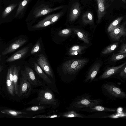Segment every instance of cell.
<instances>
[{"mask_svg":"<svg viewBox=\"0 0 126 126\" xmlns=\"http://www.w3.org/2000/svg\"><path fill=\"white\" fill-rule=\"evenodd\" d=\"M91 96L86 93L77 96L70 104L69 110L78 112L84 108L92 107L103 103V101L101 99H92Z\"/></svg>","mask_w":126,"mask_h":126,"instance_id":"cell-1","label":"cell"},{"mask_svg":"<svg viewBox=\"0 0 126 126\" xmlns=\"http://www.w3.org/2000/svg\"><path fill=\"white\" fill-rule=\"evenodd\" d=\"M102 93L110 99H123L126 98L125 92L115 82H106L101 85Z\"/></svg>","mask_w":126,"mask_h":126,"instance_id":"cell-2","label":"cell"},{"mask_svg":"<svg viewBox=\"0 0 126 126\" xmlns=\"http://www.w3.org/2000/svg\"><path fill=\"white\" fill-rule=\"evenodd\" d=\"M88 62V60L85 59L67 61L63 63L62 69L65 74L74 75L79 71Z\"/></svg>","mask_w":126,"mask_h":126,"instance_id":"cell-3","label":"cell"},{"mask_svg":"<svg viewBox=\"0 0 126 126\" xmlns=\"http://www.w3.org/2000/svg\"><path fill=\"white\" fill-rule=\"evenodd\" d=\"M39 104L56 105L57 100L53 93L48 89L39 91L37 98Z\"/></svg>","mask_w":126,"mask_h":126,"instance_id":"cell-4","label":"cell"},{"mask_svg":"<svg viewBox=\"0 0 126 126\" xmlns=\"http://www.w3.org/2000/svg\"><path fill=\"white\" fill-rule=\"evenodd\" d=\"M114 0H96L98 8L97 11V23L98 24L105 15L108 9Z\"/></svg>","mask_w":126,"mask_h":126,"instance_id":"cell-5","label":"cell"},{"mask_svg":"<svg viewBox=\"0 0 126 126\" xmlns=\"http://www.w3.org/2000/svg\"><path fill=\"white\" fill-rule=\"evenodd\" d=\"M22 76L27 79L31 84L34 86H42L43 84L36 78L33 70L30 67L26 66L24 71L21 70Z\"/></svg>","mask_w":126,"mask_h":126,"instance_id":"cell-6","label":"cell"},{"mask_svg":"<svg viewBox=\"0 0 126 126\" xmlns=\"http://www.w3.org/2000/svg\"><path fill=\"white\" fill-rule=\"evenodd\" d=\"M126 63L116 66L108 67L104 72L94 81H98L109 79L112 78L125 65Z\"/></svg>","mask_w":126,"mask_h":126,"instance_id":"cell-7","label":"cell"},{"mask_svg":"<svg viewBox=\"0 0 126 126\" xmlns=\"http://www.w3.org/2000/svg\"><path fill=\"white\" fill-rule=\"evenodd\" d=\"M126 24L125 21L114 29L109 33L110 37L114 40L118 41L122 36H125L126 35Z\"/></svg>","mask_w":126,"mask_h":126,"instance_id":"cell-8","label":"cell"},{"mask_svg":"<svg viewBox=\"0 0 126 126\" xmlns=\"http://www.w3.org/2000/svg\"><path fill=\"white\" fill-rule=\"evenodd\" d=\"M38 64L49 76L53 78V75L52 69L46 56L40 54L37 60Z\"/></svg>","mask_w":126,"mask_h":126,"instance_id":"cell-9","label":"cell"},{"mask_svg":"<svg viewBox=\"0 0 126 126\" xmlns=\"http://www.w3.org/2000/svg\"><path fill=\"white\" fill-rule=\"evenodd\" d=\"M19 87V96H28L32 91V86L30 83L22 76L20 78Z\"/></svg>","mask_w":126,"mask_h":126,"instance_id":"cell-10","label":"cell"},{"mask_svg":"<svg viewBox=\"0 0 126 126\" xmlns=\"http://www.w3.org/2000/svg\"><path fill=\"white\" fill-rule=\"evenodd\" d=\"M63 7V6H60L54 8H51L46 6H39L36 8L34 11L33 16L35 18H37L51 12L61 9Z\"/></svg>","mask_w":126,"mask_h":126,"instance_id":"cell-11","label":"cell"},{"mask_svg":"<svg viewBox=\"0 0 126 126\" xmlns=\"http://www.w3.org/2000/svg\"><path fill=\"white\" fill-rule=\"evenodd\" d=\"M101 66V64L98 62L93 65L86 74L84 82L90 83L94 81Z\"/></svg>","mask_w":126,"mask_h":126,"instance_id":"cell-12","label":"cell"},{"mask_svg":"<svg viewBox=\"0 0 126 126\" xmlns=\"http://www.w3.org/2000/svg\"><path fill=\"white\" fill-rule=\"evenodd\" d=\"M27 42V40L20 38L14 42L6 48L2 52V54L4 55L12 52Z\"/></svg>","mask_w":126,"mask_h":126,"instance_id":"cell-13","label":"cell"},{"mask_svg":"<svg viewBox=\"0 0 126 126\" xmlns=\"http://www.w3.org/2000/svg\"><path fill=\"white\" fill-rule=\"evenodd\" d=\"M116 109L107 108L100 105H95L92 107H87L82 109L81 111L89 113L94 112H114Z\"/></svg>","mask_w":126,"mask_h":126,"instance_id":"cell-14","label":"cell"},{"mask_svg":"<svg viewBox=\"0 0 126 126\" xmlns=\"http://www.w3.org/2000/svg\"><path fill=\"white\" fill-rule=\"evenodd\" d=\"M81 13V8L78 2L74 3L72 5L69 15V19L71 22L76 20Z\"/></svg>","mask_w":126,"mask_h":126,"instance_id":"cell-15","label":"cell"},{"mask_svg":"<svg viewBox=\"0 0 126 126\" xmlns=\"http://www.w3.org/2000/svg\"><path fill=\"white\" fill-rule=\"evenodd\" d=\"M29 47H25L13 54L6 60L7 62H11L20 59L24 57L29 51Z\"/></svg>","mask_w":126,"mask_h":126,"instance_id":"cell-16","label":"cell"},{"mask_svg":"<svg viewBox=\"0 0 126 126\" xmlns=\"http://www.w3.org/2000/svg\"><path fill=\"white\" fill-rule=\"evenodd\" d=\"M20 67L14 65L13 70V82L15 88V94L19 95V86L18 84V73Z\"/></svg>","mask_w":126,"mask_h":126,"instance_id":"cell-17","label":"cell"},{"mask_svg":"<svg viewBox=\"0 0 126 126\" xmlns=\"http://www.w3.org/2000/svg\"><path fill=\"white\" fill-rule=\"evenodd\" d=\"M33 64L34 69L39 76L46 82L52 83L51 80L44 73L38 64L35 62H34Z\"/></svg>","mask_w":126,"mask_h":126,"instance_id":"cell-18","label":"cell"},{"mask_svg":"<svg viewBox=\"0 0 126 126\" xmlns=\"http://www.w3.org/2000/svg\"><path fill=\"white\" fill-rule=\"evenodd\" d=\"M72 30L77 35L79 39L83 41L85 43H89V40L88 36L84 31L81 30L76 28L72 29Z\"/></svg>","mask_w":126,"mask_h":126,"instance_id":"cell-19","label":"cell"},{"mask_svg":"<svg viewBox=\"0 0 126 126\" xmlns=\"http://www.w3.org/2000/svg\"><path fill=\"white\" fill-rule=\"evenodd\" d=\"M82 21L84 25L91 24L94 23V19L93 14L90 11H87L84 13L81 17Z\"/></svg>","mask_w":126,"mask_h":126,"instance_id":"cell-20","label":"cell"},{"mask_svg":"<svg viewBox=\"0 0 126 126\" xmlns=\"http://www.w3.org/2000/svg\"><path fill=\"white\" fill-rule=\"evenodd\" d=\"M87 47L85 46L75 45L72 47L68 51L69 54L71 56L81 54L82 51L86 48Z\"/></svg>","mask_w":126,"mask_h":126,"instance_id":"cell-21","label":"cell"},{"mask_svg":"<svg viewBox=\"0 0 126 126\" xmlns=\"http://www.w3.org/2000/svg\"><path fill=\"white\" fill-rule=\"evenodd\" d=\"M63 113L62 116L66 118L79 117L85 118V115L73 110H70Z\"/></svg>","mask_w":126,"mask_h":126,"instance_id":"cell-22","label":"cell"},{"mask_svg":"<svg viewBox=\"0 0 126 126\" xmlns=\"http://www.w3.org/2000/svg\"><path fill=\"white\" fill-rule=\"evenodd\" d=\"M125 65L114 76V77L119 79L122 82H124L126 80V66Z\"/></svg>","mask_w":126,"mask_h":126,"instance_id":"cell-23","label":"cell"},{"mask_svg":"<svg viewBox=\"0 0 126 126\" xmlns=\"http://www.w3.org/2000/svg\"><path fill=\"white\" fill-rule=\"evenodd\" d=\"M2 113L11 116L16 117L20 118L22 116L20 115L22 114H26L27 113L24 112L16 111L11 110L5 109L1 111Z\"/></svg>","mask_w":126,"mask_h":126,"instance_id":"cell-24","label":"cell"},{"mask_svg":"<svg viewBox=\"0 0 126 126\" xmlns=\"http://www.w3.org/2000/svg\"><path fill=\"white\" fill-rule=\"evenodd\" d=\"M7 89L8 93L11 95L14 96L15 94V88L13 85L9 78V73L8 72L6 79Z\"/></svg>","mask_w":126,"mask_h":126,"instance_id":"cell-25","label":"cell"},{"mask_svg":"<svg viewBox=\"0 0 126 126\" xmlns=\"http://www.w3.org/2000/svg\"><path fill=\"white\" fill-rule=\"evenodd\" d=\"M51 24L50 20L46 17L44 19L34 25L33 28L34 29H38L44 28Z\"/></svg>","mask_w":126,"mask_h":126,"instance_id":"cell-26","label":"cell"},{"mask_svg":"<svg viewBox=\"0 0 126 126\" xmlns=\"http://www.w3.org/2000/svg\"><path fill=\"white\" fill-rule=\"evenodd\" d=\"M124 17L121 16L118 17L113 21L109 25L107 28V31L109 33L114 29L120 24Z\"/></svg>","mask_w":126,"mask_h":126,"instance_id":"cell-27","label":"cell"},{"mask_svg":"<svg viewBox=\"0 0 126 126\" xmlns=\"http://www.w3.org/2000/svg\"><path fill=\"white\" fill-rule=\"evenodd\" d=\"M118 45V42H117L110 45L103 50L102 52V53L104 54H106L112 52L117 47Z\"/></svg>","mask_w":126,"mask_h":126,"instance_id":"cell-28","label":"cell"},{"mask_svg":"<svg viewBox=\"0 0 126 126\" xmlns=\"http://www.w3.org/2000/svg\"><path fill=\"white\" fill-rule=\"evenodd\" d=\"M30 0H24L19 4L17 9L15 16H18L22 12Z\"/></svg>","mask_w":126,"mask_h":126,"instance_id":"cell-29","label":"cell"},{"mask_svg":"<svg viewBox=\"0 0 126 126\" xmlns=\"http://www.w3.org/2000/svg\"><path fill=\"white\" fill-rule=\"evenodd\" d=\"M126 56V53H113L111 57L110 60L112 62L116 61L125 58Z\"/></svg>","mask_w":126,"mask_h":126,"instance_id":"cell-30","label":"cell"},{"mask_svg":"<svg viewBox=\"0 0 126 126\" xmlns=\"http://www.w3.org/2000/svg\"><path fill=\"white\" fill-rule=\"evenodd\" d=\"M62 14V12L49 15L47 17L51 21V24L56 21L59 18Z\"/></svg>","mask_w":126,"mask_h":126,"instance_id":"cell-31","label":"cell"},{"mask_svg":"<svg viewBox=\"0 0 126 126\" xmlns=\"http://www.w3.org/2000/svg\"><path fill=\"white\" fill-rule=\"evenodd\" d=\"M72 29H66L60 31L59 32L58 35L63 37H65L69 35L72 33Z\"/></svg>","mask_w":126,"mask_h":126,"instance_id":"cell-32","label":"cell"},{"mask_svg":"<svg viewBox=\"0 0 126 126\" xmlns=\"http://www.w3.org/2000/svg\"><path fill=\"white\" fill-rule=\"evenodd\" d=\"M45 108L44 106H33L27 108L26 110L28 111H35L43 110Z\"/></svg>","mask_w":126,"mask_h":126,"instance_id":"cell-33","label":"cell"},{"mask_svg":"<svg viewBox=\"0 0 126 126\" xmlns=\"http://www.w3.org/2000/svg\"><path fill=\"white\" fill-rule=\"evenodd\" d=\"M41 50L40 43L39 41H38L32 48L31 51V53L32 54H36L40 51Z\"/></svg>","mask_w":126,"mask_h":126,"instance_id":"cell-34","label":"cell"},{"mask_svg":"<svg viewBox=\"0 0 126 126\" xmlns=\"http://www.w3.org/2000/svg\"><path fill=\"white\" fill-rule=\"evenodd\" d=\"M17 4H13L7 7L3 13V17L6 16L17 5Z\"/></svg>","mask_w":126,"mask_h":126,"instance_id":"cell-35","label":"cell"},{"mask_svg":"<svg viewBox=\"0 0 126 126\" xmlns=\"http://www.w3.org/2000/svg\"><path fill=\"white\" fill-rule=\"evenodd\" d=\"M60 117V115L56 114L51 115H40L35 116L33 117L32 118H54L59 117Z\"/></svg>","mask_w":126,"mask_h":126,"instance_id":"cell-36","label":"cell"},{"mask_svg":"<svg viewBox=\"0 0 126 126\" xmlns=\"http://www.w3.org/2000/svg\"><path fill=\"white\" fill-rule=\"evenodd\" d=\"M119 53H126V44H123L121 46L120 49L118 51Z\"/></svg>","mask_w":126,"mask_h":126,"instance_id":"cell-37","label":"cell"},{"mask_svg":"<svg viewBox=\"0 0 126 126\" xmlns=\"http://www.w3.org/2000/svg\"><path fill=\"white\" fill-rule=\"evenodd\" d=\"M3 68V66L0 65V72L2 70Z\"/></svg>","mask_w":126,"mask_h":126,"instance_id":"cell-38","label":"cell"},{"mask_svg":"<svg viewBox=\"0 0 126 126\" xmlns=\"http://www.w3.org/2000/svg\"><path fill=\"white\" fill-rule=\"evenodd\" d=\"M122 0L124 3H126V0Z\"/></svg>","mask_w":126,"mask_h":126,"instance_id":"cell-39","label":"cell"},{"mask_svg":"<svg viewBox=\"0 0 126 126\" xmlns=\"http://www.w3.org/2000/svg\"><path fill=\"white\" fill-rule=\"evenodd\" d=\"M61 0V1H62L63 0Z\"/></svg>","mask_w":126,"mask_h":126,"instance_id":"cell-40","label":"cell"},{"mask_svg":"<svg viewBox=\"0 0 126 126\" xmlns=\"http://www.w3.org/2000/svg\"><path fill=\"white\" fill-rule=\"evenodd\" d=\"M95 0L96 1V0Z\"/></svg>","mask_w":126,"mask_h":126,"instance_id":"cell-41","label":"cell"}]
</instances>
